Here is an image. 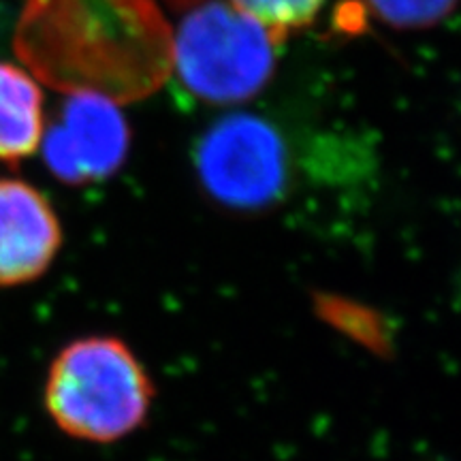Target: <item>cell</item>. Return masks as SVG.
Instances as JSON below:
<instances>
[{"mask_svg": "<svg viewBox=\"0 0 461 461\" xmlns=\"http://www.w3.org/2000/svg\"><path fill=\"white\" fill-rule=\"evenodd\" d=\"M157 397L149 372L124 339L86 336L51 361L43 402L60 431L82 442L112 445L135 434Z\"/></svg>", "mask_w": 461, "mask_h": 461, "instance_id": "obj_1", "label": "cell"}, {"mask_svg": "<svg viewBox=\"0 0 461 461\" xmlns=\"http://www.w3.org/2000/svg\"><path fill=\"white\" fill-rule=\"evenodd\" d=\"M278 45L267 28L229 0H193L171 32V60L197 99L230 105L267 86Z\"/></svg>", "mask_w": 461, "mask_h": 461, "instance_id": "obj_2", "label": "cell"}, {"mask_svg": "<svg viewBox=\"0 0 461 461\" xmlns=\"http://www.w3.org/2000/svg\"><path fill=\"white\" fill-rule=\"evenodd\" d=\"M194 165L207 193L235 210L269 205L280 197L288 177L280 132L248 113L210 126L194 152Z\"/></svg>", "mask_w": 461, "mask_h": 461, "instance_id": "obj_3", "label": "cell"}, {"mask_svg": "<svg viewBox=\"0 0 461 461\" xmlns=\"http://www.w3.org/2000/svg\"><path fill=\"white\" fill-rule=\"evenodd\" d=\"M131 131L120 105L95 92H68L60 113L43 131L45 163L67 184L109 177L129 154Z\"/></svg>", "mask_w": 461, "mask_h": 461, "instance_id": "obj_4", "label": "cell"}, {"mask_svg": "<svg viewBox=\"0 0 461 461\" xmlns=\"http://www.w3.org/2000/svg\"><path fill=\"white\" fill-rule=\"evenodd\" d=\"M60 246V218L41 190L24 180L0 177V286L41 278Z\"/></svg>", "mask_w": 461, "mask_h": 461, "instance_id": "obj_5", "label": "cell"}, {"mask_svg": "<svg viewBox=\"0 0 461 461\" xmlns=\"http://www.w3.org/2000/svg\"><path fill=\"white\" fill-rule=\"evenodd\" d=\"M43 95L31 75L0 62V163H20L41 148Z\"/></svg>", "mask_w": 461, "mask_h": 461, "instance_id": "obj_6", "label": "cell"}, {"mask_svg": "<svg viewBox=\"0 0 461 461\" xmlns=\"http://www.w3.org/2000/svg\"><path fill=\"white\" fill-rule=\"evenodd\" d=\"M229 3L267 28L282 43L288 32L312 24L325 0H229Z\"/></svg>", "mask_w": 461, "mask_h": 461, "instance_id": "obj_7", "label": "cell"}, {"mask_svg": "<svg viewBox=\"0 0 461 461\" xmlns=\"http://www.w3.org/2000/svg\"><path fill=\"white\" fill-rule=\"evenodd\" d=\"M383 24L397 31H423L440 24L457 7V0H363Z\"/></svg>", "mask_w": 461, "mask_h": 461, "instance_id": "obj_8", "label": "cell"}]
</instances>
